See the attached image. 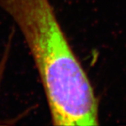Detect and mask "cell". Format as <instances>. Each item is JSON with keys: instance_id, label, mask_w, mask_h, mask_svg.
<instances>
[{"instance_id": "cell-1", "label": "cell", "mask_w": 126, "mask_h": 126, "mask_svg": "<svg viewBox=\"0 0 126 126\" xmlns=\"http://www.w3.org/2000/svg\"><path fill=\"white\" fill-rule=\"evenodd\" d=\"M34 61L53 125H97L99 100L49 0H0Z\"/></svg>"}]
</instances>
